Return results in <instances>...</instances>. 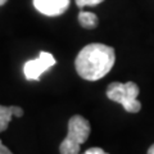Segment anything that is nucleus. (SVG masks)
Returning <instances> with one entry per match:
<instances>
[{
	"instance_id": "f257e3e1",
	"label": "nucleus",
	"mask_w": 154,
	"mask_h": 154,
	"mask_svg": "<svg viewBox=\"0 0 154 154\" xmlns=\"http://www.w3.org/2000/svg\"><path fill=\"white\" fill-rule=\"evenodd\" d=\"M114 60L116 54L112 46L94 42L81 49L75 60V67L84 80L98 81L113 68Z\"/></svg>"
},
{
	"instance_id": "f03ea898",
	"label": "nucleus",
	"mask_w": 154,
	"mask_h": 154,
	"mask_svg": "<svg viewBox=\"0 0 154 154\" xmlns=\"http://www.w3.org/2000/svg\"><path fill=\"white\" fill-rule=\"evenodd\" d=\"M91 131L89 121L82 116L76 114L68 121V134L60 143V154H79L80 145L88 140Z\"/></svg>"
},
{
	"instance_id": "7ed1b4c3",
	"label": "nucleus",
	"mask_w": 154,
	"mask_h": 154,
	"mask_svg": "<svg viewBox=\"0 0 154 154\" xmlns=\"http://www.w3.org/2000/svg\"><path fill=\"white\" fill-rule=\"evenodd\" d=\"M139 86L130 82H112L107 89V96L116 103H119L130 113H137L141 109V103L137 100Z\"/></svg>"
},
{
	"instance_id": "20e7f679",
	"label": "nucleus",
	"mask_w": 154,
	"mask_h": 154,
	"mask_svg": "<svg viewBox=\"0 0 154 154\" xmlns=\"http://www.w3.org/2000/svg\"><path fill=\"white\" fill-rule=\"evenodd\" d=\"M57 63L53 54L48 51H41L36 59L27 60L23 66V73L28 81H38L41 75Z\"/></svg>"
},
{
	"instance_id": "39448f33",
	"label": "nucleus",
	"mask_w": 154,
	"mask_h": 154,
	"mask_svg": "<svg viewBox=\"0 0 154 154\" xmlns=\"http://www.w3.org/2000/svg\"><path fill=\"white\" fill-rule=\"evenodd\" d=\"M69 3L71 0H33V7L44 16L57 17L68 9Z\"/></svg>"
},
{
	"instance_id": "423d86ee",
	"label": "nucleus",
	"mask_w": 154,
	"mask_h": 154,
	"mask_svg": "<svg viewBox=\"0 0 154 154\" xmlns=\"http://www.w3.org/2000/svg\"><path fill=\"white\" fill-rule=\"evenodd\" d=\"M79 22L86 30H93L98 26L99 19L96 17V14L91 13V12H80L79 13Z\"/></svg>"
},
{
	"instance_id": "0eeeda50",
	"label": "nucleus",
	"mask_w": 154,
	"mask_h": 154,
	"mask_svg": "<svg viewBox=\"0 0 154 154\" xmlns=\"http://www.w3.org/2000/svg\"><path fill=\"white\" fill-rule=\"evenodd\" d=\"M12 117H13V105H11V107L0 105V132L7 130Z\"/></svg>"
},
{
	"instance_id": "6e6552de",
	"label": "nucleus",
	"mask_w": 154,
	"mask_h": 154,
	"mask_svg": "<svg viewBox=\"0 0 154 154\" xmlns=\"http://www.w3.org/2000/svg\"><path fill=\"white\" fill-rule=\"evenodd\" d=\"M75 2L79 8H84V7H95L98 4L103 3L104 0H75Z\"/></svg>"
},
{
	"instance_id": "1a4fd4ad",
	"label": "nucleus",
	"mask_w": 154,
	"mask_h": 154,
	"mask_svg": "<svg viewBox=\"0 0 154 154\" xmlns=\"http://www.w3.org/2000/svg\"><path fill=\"white\" fill-rule=\"evenodd\" d=\"M82 154H108L107 152H104L102 148H98V146H94V148H90V149H88L85 153H82Z\"/></svg>"
},
{
	"instance_id": "9d476101",
	"label": "nucleus",
	"mask_w": 154,
	"mask_h": 154,
	"mask_svg": "<svg viewBox=\"0 0 154 154\" xmlns=\"http://www.w3.org/2000/svg\"><path fill=\"white\" fill-rule=\"evenodd\" d=\"M13 116H16V117H22L23 116V109L17 107V105H13Z\"/></svg>"
},
{
	"instance_id": "9b49d317",
	"label": "nucleus",
	"mask_w": 154,
	"mask_h": 154,
	"mask_svg": "<svg viewBox=\"0 0 154 154\" xmlns=\"http://www.w3.org/2000/svg\"><path fill=\"white\" fill-rule=\"evenodd\" d=\"M0 154H13V153L2 143V140H0Z\"/></svg>"
},
{
	"instance_id": "f8f14e48",
	"label": "nucleus",
	"mask_w": 154,
	"mask_h": 154,
	"mask_svg": "<svg viewBox=\"0 0 154 154\" xmlns=\"http://www.w3.org/2000/svg\"><path fill=\"white\" fill-rule=\"evenodd\" d=\"M148 154H154V144L148 149Z\"/></svg>"
},
{
	"instance_id": "ddd939ff",
	"label": "nucleus",
	"mask_w": 154,
	"mask_h": 154,
	"mask_svg": "<svg viewBox=\"0 0 154 154\" xmlns=\"http://www.w3.org/2000/svg\"><path fill=\"white\" fill-rule=\"evenodd\" d=\"M8 2V0H0V7H2V5H4V4H5Z\"/></svg>"
}]
</instances>
